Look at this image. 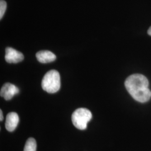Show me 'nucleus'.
Wrapping results in <instances>:
<instances>
[{"label":"nucleus","instance_id":"1","mask_svg":"<svg viewBox=\"0 0 151 151\" xmlns=\"http://www.w3.org/2000/svg\"><path fill=\"white\" fill-rule=\"evenodd\" d=\"M125 86L132 97L139 103H146L151 99L149 82L144 75L134 74L130 76L125 81Z\"/></svg>","mask_w":151,"mask_h":151},{"label":"nucleus","instance_id":"2","mask_svg":"<svg viewBox=\"0 0 151 151\" xmlns=\"http://www.w3.org/2000/svg\"><path fill=\"white\" fill-rule=\"evenodd\" d=\"M42 87L44 91L54 93L60 90V77L57 70H52L44 75L42 81Z\"/></svg>","mask_w":151,"mask_h":151},{"label":"nucleus","instance_id":"3","mask_svg":"<svg viewBox=\"0 0 151 151\" xmlns=\"http://www.w3.org/2000/svg\"><path fill=\"white\" fill-rule=\"evenodd\" d=\"M92 118L91 112L86 108H79L72 114V121L76 128L80 130L86 129L88 123Z\"/></svg>","mask_w":151,"mask_h":151},{"label":"nucleus","instance_id":"4","mask_svg":"<svg viewBox=\"0 0 151 151\" xmlns=\"http://www.w3.org/2000/svg\"><path fill=\"white\" fill-rule=\"evenodd\" d=\"M19 93V89L17 87L10 83H6L1 89L0 95L8 101Z\"/></svg>","mask_w":151,"mask_h":151},{"label":"nucleus","instance_id":"5","mask_svg":"<svg viewBox=\"0 0 151 151\" xmlns=\"http://www.w3.org/2000/svg\"><path fill=\"white\" fill-rule=\"evenodd\" d=\"M24 57L20 52L11 47L6 48L5 60L9 63H17L24 60Z\"/></svg>","mask_w":151,"mask_h":151},{"label":"nucleus","instance_id":"6","mask_svg":"<svg viewBox=\"0 0 151 151\" xmlns=\"http://www.w3.org/2000/svg\"><path fill=\"white\" fill-rule=\"evenodd\" d=\"M19 122V117L18 114L15 112L8 114L6 116L5 127L9 132H13L16 129Z\"/></svg>","mask_w":151,"mask_h":151},{"label":"nucleus","instance_id":"7","mask_svg":"<svg viewBox=\"0 0 151 151\" xmlns=\"http://www.w3.org/2000/svg\"><path fill=\"white\" fill-rule=\"evenodd\" d=\"M38 61L42 63H48L56 60V55L49 50H41L36 54Z\"/></svg>","mask_w":151,"mask_h":151},{"label":"nucleus","instance_id":"8","mask_svg":"<svg viewBox=\"0 0 151 151\" xmlns=\"http://www.w3.org/2000/svg\"><path fill=\"white\" fill-rule=\"evenodd\" d=\"M37 142L33 138H29L25 145L24 151H36Z\"/></svg>","mask_w":151,"mask_h":151},{"label":"nucleus","instance_id":"9","mask_svg":"<svg viewBox=\"0 0 151 151\" xmlns=\"http://www.w3.org/2000/svg\"><path fill=\"white\" fill-rule=\"evenodd\" d=\"M7 8V4L4 0L0 1V19H2L5 13Z\"/></svg>","mask_w":151,"mask_h":151},{"label":"nucleus","instance_id":"10","mask_svg":"<svg viewBox=\"0 0 151 151\" xmlns=\"http://www.w3.org/2000/svg\"><path fill=\"white\" fill-rule=\"evenodd\" d=\"M4 119V117H3V113H2V110H0V120L2 121Z\"/></svg>","mask_w":151,"mask_h":151},{"label":"nucleus","instance_id":"11","mask_svg":"<svg viewBox=\"0 0 151 151\" xmlns=\"http://www.w3.org/2000/svg\"><path fill=\"white\" fill-rule=\"evenodd\" d=\"M148 32V34L149 35L151 36V27H150V28H149V29L148 30V32Z\"/></svg>","mask_w":151,"mask_h":151}]
</instances>
